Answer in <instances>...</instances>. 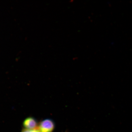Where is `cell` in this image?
Returning a JSON list of instances; mask_svg holds the SVG:
<instances>
[{
  "label": "cell",
  "mask_w": 132,
  "mask_h": 132,
  "mask_svg": "<svg viewBox=\"0 0 132 132\" xmlns=\"http://www.w3.org/2000/svg\"><path fill=\"white\" fill-rule=\"evenodd\" d=\"M55 128V123L50 119L42 120L38 124V129L41 132H53Z\"/></svg>",
  "instance_id": "cell-1"
},
{
  "label": "cell",
  "mask_w": 132,
  "mask_h": 132,
  "mask_svg": "<svg viewBox=\"0 0 132 132\" xmlns=\"http://www.w3.org/2000/svg\"><path fill=\"white\" fill-rule=\"evenodd\" d=\"M39 122L34 117L29 116L26 118L22 122L23 128L28 130H34L38 128Z\"/></svg>",
  "instance_id": "cell-2"
},
{
  "label": "cell",
  "mask_w": 132,
  "mask_h": 132,
  "mask_svg": "<svg viewBox=\"0 0 132 132\" xmlns=\"http://www.w3.org/2000/svg\"><path fill=\"white\" fill-rule=\"evenodd\" d=\"M21 132H41L38 128L34 130H28L25 128H22Z\"/></svg>",
  "instance_id": "cell-3"
},
{
  "label": "cell",
  "mask_w": 132,
  "mask_h": 132,
  "mask_svg": "<svg viewBox=\"0 0 132 132\" xmlns=\"http://www.w3.org/2000/svg\"><path fill=\"white\" fill-rule=\"evenodd\" d=\"M65 132H68V131H67V130H66V131H65Z\"/></svg>",
  "instance_id": "cell-4"
}]
</instances>
